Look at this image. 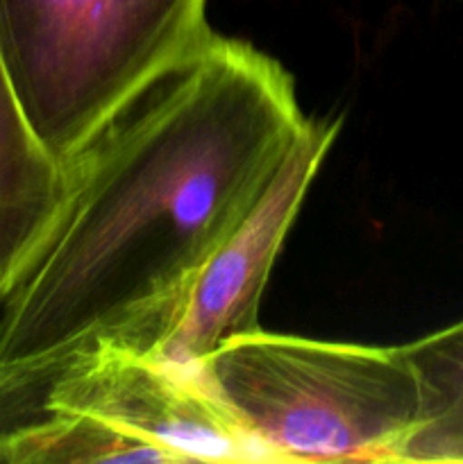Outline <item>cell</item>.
Masks as SVG:
<instances>
[{"label":"cell","instance_id":"6da1fadb","mask_svg":"<svg viewBox=\"0 0 463 464\" xmlns=\"http://www.w3.org/2000/svg\"><path fill=\"white\" fill-rule=\"evenodd\" d=\"M307 125L280 62L209 30L64 163L48 231L3 299L0 372L180 295Z\"/></svg>","mask_w":463,"mask_h":464},{"label":"cell","instance_id":"7a4b0ae2","mask_svg":"<svg viewBox=\"0 0 463 464\" xmlns=\"http://www.w3.org/2000/svg\"><path fill=\"white\" fill-rule=\"evenodd\" d=\"M0 462H266L198 365L86 340L0 372Z\"/></svg>","mask_w":463,"mask_h":464},{"label":"cell","instance_id":"3957f363","mask_svg":"<svg viewBox=\"0 0 463 464\" xmlns=\"http://www.w3.org/2000/svg\"><path fill=\"white\" fill-rule=\"evenodd\" d=\"M204 381L275 462H399L420 420L399 347L236 335L200 362Z\"/></svg>","mask_w":463,"mask_h":464},{"label":"cell","instance_id":"277c9868","mask_svg":"<svg viewBox=\"0 0 463 464\" xmlns=\"http://www.w3.org/2000/svg\"><path fill=\"white\" fill-rule=\"evenodd\" d=\"M209 30L207 0H0V53L14 91L62 166Z\"/></svg>","mask_w":463,"mask_h":464},{"label":"cell","instance_id":"5b68a950","mask_svg":"<svg viewBox=\"0 0 463 464\" xmlns=\"http://www.w3.org/2000/svg\"><path fill=\"white\" fill-rule=\"evenodd\" d=\"M339 131L334 121H309L234 231L209 254L180 295L91 340L123 352L200 365L236 335L259 326L272 266Z\"/></svg>","mask_w":463,"mask_h":464},{"label":"cell","instance_id":"8992f818","mask_svg":"<svg viewBox=\"0 0 463 464\" xmlns=\"http://www.w3.org/2000/svg\"><path fill=\"white\" fill-rule=\"evenodd\" d=\"M64 166L36 139L0 53V302L53 222Z\"/></svg>","mask_w":463,"mask_h":464},{"label":"cell","instance_id":"52a82bcc","mask_svg":"<svg viewBox=\"0 0 463 464\" xmlns=\"http://www.w3.org/2000/svg\"><path fill=\"white\" fill-rule=\"evenodd\" d=\"M420 390V420L399 462L463 464V320L402 344Z\"/></svg>","mask_w":463,"mask_h":464}]
</instances>
